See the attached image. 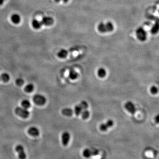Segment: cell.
<instances>
[{
  "mask_svg": "<svg viewBox=\"0 0 159 159\" xmlns=\"http://www.w3.org/2000/svg\"><path fill=\"white\" fill-rule=\"evenodd\" d=\"M15 112L17 115L24 119L27 118L30 115L28 110L22 107H17L15 108Z\"/></svg>",
  "mask_w": 159,
  "mask_h": 159,
  "instance_id": "obj_1",
  "label": "cell"
},
{
  "mask_svg": "<svg viewBox=\"0 0 159 159\" xmlns=\"http://www.w3.org/2000/svg\"><path fill=\"white\" fill-rule=\"evenodd\" d=\"M89 105L87 102L83 101L78 105H76L75 107L74 112L77 116H79L81 114L82 111L84 110L87 109Z\"/></svg>",
  "mask_w": 159,
  "mask_h": 159,
  "instance_id": "obj_2",
  "label": "cell"
},
{
  "mask_svg": "<svg viewBox=\"0 0 159 159\" xmlns=\"http://www.w3.org/2000/svg\"><path fill=\"white\" fill-rule=\"evenodd\" d=\"M33 101L36 105L42 106L46 103L47 99L42 95L36 94L33 97Z\"/></svg>",
  "mask_w": 159,
  "mask_h": 159,
  "instance_id": "obj_3",
  "label": "cell"
},
{
  "mask_svg": "<svg viewBox=\"0 0 159 159\" xmlns=\"http://www.w3.org/2000/svg\"><path fill=\"white\" fill-rule=\"evenodd\" d=\"M136 35L139 40L144 41L147 38V33L144 29L142 27H139L136 31Z\"/></svg>",
  "mask_w": 159,
  "mask_h": 159,
  "instance_id": "obj_4",
  "label": "cell"
},
{
  "mask_svg": "<svg viewBox=\"0 0 159 159\" xmlns=\"http://www.w3.org/2000/svg\"><path fill=\"white\" fill-rule=\"evenodd\" d=\"M15 150L18 153V157L20 159H26L27 155L24 152V148L21 144H18L15 148Z\"/></svg>",
  "mask_w": 159,
  "mask_h": 159,
  "instance_id": "obj_5",
  "label": "cell"
},
{
  "mask_svg": "<svg viewBox=\"0 0 159 159\" xmlns=\"http://www.w3.org/2000/svg\"><path fill=\"white\" fill-rule=\"evenodd\" d=\"M125 108L129 112L132 114H134L136 112L137 109L135 105L131 101H128L125 104Z\"/></svg>",
  "mask_w": 159,
  "mask_h": 159,
  "instance_id": "obj_6",
  "label": "cell"
},
{
  "mask_svg": "<svg viewBox=\"0 0 159 159\" xmlns=\"http://www.w3.org/2000/svg\"><path fill=\"white\" fill-rule=\"evenodd\" d=\"M114 125V121L111 119H109L106 122L101 124L99 126V129L101 131L105 132Z\"/></svg>",
  "mask_w": 159,
  "mask_h": 159,
  "instance_id": "obj_7",
  "label": "cell"
},
{
  "mask_svg": "<svg viewBox=\"0 0 159 159\" xmlns=\"http://www.w3.org/2000/svg\"><path fill=\"white\" fill-rule=\"evenodd\" d=\"M98 154V151L96 149H85L83 152V156L86 158L90 157V156H95Z\"/></svg>",
  "mask_w": 159,
  "mask_h": 159,
  "instance_id": "obj_8",
  "label": "cell"
},
{
  "mask_svg": "<svg viewBox=\"0 0 159 159\" xmlns=\"http://www.w3.org/2000/svg\"><path fill=\"white\" fill-rule=\"evenodd\" d=\"M70 136L69 132H63L62 135V144L64 146H67L69 142Z\"/></svg>",
  "mask_w": 159,
  "mask_h": 159,
  "instance_id": "obj_9",
  "label": "cell"
},
{
  "mask_svg": "<svg viewBox=\"0 0 159 159\" xmlns=\"http://www.w3.org/2000/svg\"><path fill=\"white\" fill-rule=\"evenodd\" d=\"M54 22V20L52 17L48 16H45L42 17L41 23L42 25L45 26L52 25Z\"/></svg>",
  "mask_w": 159,
  "mask_h": 159,
  "instance_id": "obj_10",
  "label": "cell"
},
{
  "mask_svg": "<svg viewBox=\"0 0 159 159\" xmlns=\"http://www.w3.org/2000/svg\"><path fill=\"white\" fill-rule=\"evenodd\" d=\"M27 133L33 137H37L40 134L39 130L35 126H32L27 130Z\"/></svg>",
  "mask_w": 159,
  "mask_h": 159,
  "instance_id": "obj_11",
  "label": "cell"
},
{
  "mask_svg": "<svg viewBox=\"0 0 159 159\" xmlns=\"http://www.w3.org/2000/svg\"><path fill=\"white\" fill-rule=\"evenodd\" d=\"M11 19L12 22L15 24H18L21 20V17L18 14L15 13L12 14L11 17Z\"/></svg>",
  "mask_w": 159,
  "mask_h": 159,
  "instance_id": "obj_12",
  "label": "cell"
},
{
  "mask_svg": "<svg viewBox=\"0 0 159 159\" xmlns=\"http://www.w3.org/2000/svg\"><path fill=\"white\" fill-rule=\"evenodd\" d=\"M32 24L33 28H34L35 29H39L40 28L42 25L41 21L35 19H34L32 20Z\"/></svg>",
  "mask_w": 159,
  "mask_h": 159,
  "instance_id": "obj_13",
  "label": "cell"
},
{
  "mask_svg": "<svg viewBox=\"0 0 159 159\" xmlns=\"http://www.w3.org/2000/svg\"><path fill=\"white\" fill-rule=\"evenodd\" d=\"M74 111L72 109L69 108H65L62 110V114L66 116H71L74 114Z\"/></svg>",
  "mask_w": 159,
  "mask_h": 159,
  "instance_id": "obj_14",
  "label": "cell"
},
{
  "mask_svg": "<svg viewBox=\"0 0 159 159\" xmlns=\"http://www.w3.org/2000/svg\"><path fill=\"white\" fill-rule=\"evenodd\" d=\"M69 78L70 79L72 80H75L77 79V78H78L79 74L75 70L71 69L69 71Z\"/></svg>",
  "mask_w": 159,
  "mask_h": 159,
  "instance_id": "obj_15",
  "label": "cell"
},
{
  "mask_svg": "<svg viewBox=\"0 0 159 159\" xmlns=\"http://www.w3.org/2000/svg\"><path fill=\"white\" fill-rule=\"evenodd\" d=\"M68 52L67 50L65 49L60 50L57 53V56L60 59H65L67 57Z\"/></svg>",
  "mask_w": 159,
  "mask_h": 159,
  "instance_id": "obj_16",
  "label": "cell"
},
{
  "mask_svg": "<svg viewBox=\"0 0 159 159\" xmlns=\"http://www.w3.org/2000/svg\"><path fill=\"white\" fill-rule=\"evenodd\" d=\"M107 72L104 68H100L97 71V75L100 78H104L106 76Z\"/></svg>",
  "mask_w": 159,
  "mask_h": 159,
  "instance_id": "obj_17",
  "label": "cell"
},
{
  "mask_svg": "<svg viewBox=\"0 0 159 159\" xmlns=\"http://www.w3.org/2000/svg\"><path fill=\"white\" fill-rule=\"evenodd\" d=\"M34 89V85L32 83H29L24 87V91L27 93H31Z\"/></svg>",
  "mask_w": 159,
  "mask_h": 159,
  "instance_id": "obj_18",
  "label": "cell"
},
{
  "mask_svg": "<svg viewBox=\"0 0 159 159\" xmlns=\"http://www.w3.org/2000/svg\"><path fill=\"white\" fill-rule=\"evenodd\" d=\"M1 80L4 82H7L9 81L10 80V76L9 74L6 73H4L1 74L0 76Z\"/></svg>",
  "mask_w": 159,
  "mask_h": 159,
  "instance_id": "obj_19",
  "label": "cell"
},
{
  "mask_svg": "<svg viewBox=\"0 0 159 159\" xmlns=\"http://www.w3.org/2000/svg\"><path fill=\"white\" fill-rule=\"evenodd\" d=\"M21 104L22 107L25 109H27L28 108H30L31 105V104L29 100L26 99L23 100L21 102Z\"/></svg>",
  "mask_w": 159,
  "mask_h": 159,
  "instance_id": "obj_20",
  "label": "cell"
},
{
  "mask_svg": "<svg viewBox=\"0 0 159 159\" xmlns=\"http://www.w3.org/2000/svg\"><path fill=\"white\" fill-rule=\"evenodd\" d=\"M81 118L83 119H87L89 118L90 115V112L89 111L87 110V109L84 110H83L82 112L81 113Z\"/></svg>",
  "mask_w": 159,
  "mask_h": 159,
  "instance_id": "obj_21",
  "label": "cell"
},
{
  "mask_svg": "<svg viewBox=\"0 0 159 159\" xmlns=\"http://www.w3.org/2000/svg\"><path fill=\"white\" fill-rule=\"evenodd\" d=\"M105 27H106V29L107 32H111L114 30V28L113 24L111 22H108L107 23V24H105Z\"/></svg>",
  "mask_w": 159,
  "mask_h": 159,
  "instance_id": "obj_22",
  "label": "cell"
},
{
  "mask_svg": "<svg viewBox=\"0 0 159 159\" xmlns=\"http://www.w3.org/2000/svg\"><path fill=\"white\" fill-rule=\"evenodd\" d=\"M98 29L101 33H105L106 32L105 24L103 23H100L98 26Z\"/></svg>",
  "mask_w": 159,
  "mask_h": 159,
  "instance_id": "obj_23",
  "label": "cell"
},
{
  "mask_svg": "<svg viewBox=\"0 0 159 159\" xmlns=\"http://www.w3.org/2000/svg\"><path fill=\"white\" fill-rule=\"evenodd\" d=\"M158 28H159V25L158 23H156L153 26V27H152L151 29V32L153 34H156L157 32L158 31Z\"/></svg>",
  "mask_w": 159,
  "mask_h": 159,
  "instance_id": "obj_24",
  "label": "cell"
},
{
  "mask_svg": "<svg viewBox=\"0 0 159 159\" xmlns=\"http://www.w3.org/2000/svg\"><path fill=\"white\" fill-rule=\"evenodd\" d=\"M150 92L152 94H156L158 92V88L156 86H152V87L150 88Z\"/></svg>",
  "mask_w": 159,
  "mask_h": 159,
  "instance_id": "obj_25",
  "label": "cell"
},
{
  "mask_svg": "<svg viewBox=\"0 0 159 159\" xmlns=\"http://www.w3.org/2000/svg\"><path fill=\"white\" fill-rule=\"evenodd\" d=\"M24 80L22 78H18L16 80V83L17 85L21 86L24 84Z\"/></svg>",
  "mask_w": 159,
  "mask_h": 159,
  "instance_id": "obj_26",
  "label": "cell"
},
{
  "mask_svg": "<svg viewBox=\"0 0 159 159\" xmlns=\"http://www.w3.org/2000/svg\"><path fill=\"white\" fill-rule=\"evenodd\" d=\"M155 121L156 122L158 123V122H159V117H158V115L156 116L155 118Z\"/></svg>",
  "mask_w": 159,
  "mask_h": 159,
  "instance_id": "obj_27",
  "label": "cell"
},
{
  "mask_svg": "<svg viewBox=\"0 0 159 159\" xmlns=\"http://www.w3.org/2000/svg\"><path fill=\"white\" fill-rule=\"evenodd\" d=\"M4 2V0H0V5H2Z\"/></svg>",
  "mask_w": 159,
  "mask_h": 159,
  "instance_id": "obj_28",
  "label": "cell"
},
{
  "mask_svg": "<svg viewBox=\"0 0 159 159\" xmlns=\"http://www.w3.org/2000/svg\"><path fill=\"white\" fill-rule=\"evenodd\" d=\"M62 1H63V2H65V3H66V2H68L69 0H62Z\"/></svg>",
  "mask_w": 159,
  "mask_h": 159,
  "instance_id": "obj_29",
  "label": "cell"
},
{
  "mask_svg": "<svg viewBox=\"0 0 159 159\" xmlns=\"http://www.w3.org/2000/svg\"><path fill=\"white\" fill-rule=\"evenodd\" d=\"M56 2H60L61 0H54Z\"/></svg>",
  "mask_w": 159,
  "mask_h": 159,
  "instance_id": "obj_30",
  "label": "cell"
}]
</instances>
